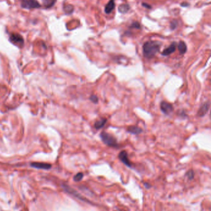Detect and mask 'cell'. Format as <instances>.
Instances as JSON below:
<instances>
[{"label":"cell","instance_id":"1","mask_svg":"<svg viewBox=\"0 0 211 211\" xmlns=\"http://www.w3.org/2000/svg\"><path fill=\"white\" fill-rule=\"evenodd\" d=\"M162 43L158 41H149L145 43L142 46L143 54L145 58L151 59L159 51Z\"/></svg>","mask_w":211,"mask_h":211},{"label":"cell","instance_id":"2","mask_svg":"<svg viewBox=\"0 0 211 211\" xmlns=\"http://www.w3.org/2000/svg\"><path fill=\"white\" fill-rule=\"evenodd\" d=\"M100 137L102 142L107 146L112 148H117L118 146L116 138L112 135L103 131L100 133Z\"/></svg>","mask_w":211,"mask_h":211},{"label":"cell","instance_id":"3","mask_svg":"<svg viewBox=\"0 0 211 211\" xmlns=\"http://www.w3.org/2000/svg\"><path fill=\"white\" fill-rule=\"evenodd\" d=\"M10 40L11 43L18 46H23L24 45V39L19 33H12L10 35Z\"/></svg>","mask_w":211,"mask_h":211},{"label":"cell","instance_id":"4","mask_svg":"<svg viewBox=\"0 0 211 211\" xmlns=\"http://www.w3.org/2000/svg\"><path fill=\"white\" fill-rule=\"evenodd\" d=\"M21 6L25 9L38 8L41 6L36 0H22Z\"/></svg>","mask_w":211,"mask_h":211},{"label":"cell","instance_id":"5","mask_svg":"<svg viewBox=\"0 0 211 211\" xmlns=\"http://www.w3.org/2000/svg\"><path fill=\"white\" fill-rule=\"evenodd\" d=\"M160 109L162 112L166 114V115H169L171 112H173V106L172 104L169 103L162 101L160 103Z\"/></svg>","mask_w":211,"mask_h":211},{"label":"cell","instance_id":"6","mask_svg":"<svg viewBox=\"0 0 211 211\" xmlns=\"http://www.w3.org/2000/svg\"><path fill=\"white\" fill-rule=\"evenodd\" d=\"M118 158H119L120 160L126 166L131 167V162H130L128 155H127V153L126 151H121L119 155H118Z\"/></svg>","mask_w":211,"mask_h":211},{"label":"cell","instance_id":"7","mask_svg":"<svg viewBox=\"0 0 211 211\" xmlns=\"http://www.w3.org/2000/svg\"><path fill=\"white\" fill-rule=\"evenodd\" d=\"M177 43L176 42H173L170 44V45L168 47L165 48V49L162 51V55L164 56H167L170 55L171 54L173 53V52L175 51L176 49H177Z\"/></svg>","mask_w":211,"mask_h":211},{"label":"cell","instance_id":"8","mask_svg":"<svg viewBox=\"0 0 211 211\" xmlns=\"http://www.w3.org/2000/svg\"><path fill=\"white\" fill-rule=\"evenodd\" d=\"M209 108H210V103L209 101L204 103L198 110L197 115L199 117H204L206 114L208 113V111L209 110Z\"/></svg>","mask_w":211,"mask_h":211},{"label":"cell","instance_id":"9","mask_svg":"<svg viewBox=\"0 0 211 211\" xmlns=\"http://www.w3.org/2000/svg\"><path fill=\"white\" fill-rule=\"evenodd\" d=\"M126 131L128 133H131V134L139 135L142 132V129L141 128H140V127L138 126L131 125V126H129L128 127H127Z\"/></svg>","mask_w":211,"mask_h":211},{"label":"cell","instance_id":"10","mask_svg":"<svg viewBox=\"0 0 211 211\" xmlns=\"http://www.w3.org/2000/svg\"><path fill=\"white\" fill-rule=\"evenodd\" d=\"M115 7V0H110L108 3L105 5V12L107 14H109L113 11Z\"/></svg>","mask_w":211,"mask_h":211},{"label":"cell","instance_id":"11","mask_svg":"<svg viewBox=\"0 0 211 211\" xmlns=\"http://www.w3.org/2000/svg\"><path fill=\"white\" fill-rule=\"evenodd\" d=\"M33 167L41 169H49L51 168V165L49 164L43 163V162H33L31 164Z\"/></svg>","mask_w":211,"mask_h":211},{"label":"cell","instance_id":"12","mask_svg":"<svg viewBox=\"0 0 211 211\" xmlns=\"http://www.w3.org/2000/svg\"><path fill=\"white\" fill-rule=\"evenodd\" d=\"M130 6L128 4H121L118 6V12H120L121 14H126L130 10Z\"/></svg>","mask_w":211,"mask_h":211},{"label":"cell","instance_id":"13","mask_svg":"<svg viewBox=\"0 0 211 211\" xmlns=\"http://www.w3.org/2000/svg\"><path fill=\"white\" fill-rule=\"evenodd\" d=\"M178 49L180 54H184L187 51V46L183 41H180L178 44Z\"/></svg>","mask_w":211,"mask_h":211},{"label":"cell","instance_id":"14","mask_svg":"<svg viewBox=\"0 0 211 211\" xmlns=\"http://www.w3.org/2000/svg\"><path fill=\"white\" fill-rule=\"evenodd\" d=\"M107 119L106 118H102L99 120L96 121L94 124V127L97 129V130H99L100 129H102V127L105 125V124L107 123Z\"/></svg>","mask_w":211,"mask_h":211},{"label":"cell","instance_id":"15","mask_svg":"<svg viewBox=\"0 0 211 211\" xmlns=\"http://www.w3.org/2000/svg\"><path fill=\"white\" fill-rule=\"evenodd\" d=\"M43 6L46 8H50L54 6L56 0H42Z\"/></svg>","mask_w":211,"mask_h":211},{"label":"cell","instance_id":"16","mask_svg":"<svg viewBox=\"0 0 211 211\" xmlns=\"http://www.w3.org/2000/svg\"><path fill=\"white\" fill-rule=\"evenodd\" d=\"M64 11L66 14H71L74 11V6L71 4H66L64 6Z\"/></svg>","mask_w":211,"mask_h":211},{"label":"cell","instance_id":"17","mask_svg":"<svg viewBox=\"0 0 211 211\" xmlns=\"http://www.w3.org/2000/svg\"><path fill=\"white\" fill-rule=\"evenodd\" d=\"M129 29H140V28H141V26H140V24H139V22H138V21H134L133 22H132V24L129 25Z\"/></svg>","mask_w":211,"mask_h":211},{"label":"cell","instance_id":"18","mask_svg":"<svg viewBox=\"0 0 211 211\" xmlns=\"http://www.w3.org/2000/svg\"><path fill=\"white\" fill-rule=\"evenodd\" d=\"M178 21L177 20H172L170 22V29L172 30H175L176 29H177V27H178Z\"/></svg>","mask_w":211,"mask_h":211},{"label":"cell","instance_id":"19","mask_svg":"<svg viewBox=\"0 0 211 211\" xmlns=\"http://www.w3.org/2000/svg\"><path fill=\"white\" fill-rule=\"evenodd\" d=\"M83 176H84V175H83L82 173H81L80 172V173L77 174L75 176H74V181H76V182L80 181V180H82V178L83 177Z\"/></svg>","mask_w":211,"mask_h":211},{"label":"cell","instance_id":"20","mask_svg":"<svg viewBox=\"0 0 211 211\" xmlns=\"http://www.w3.org/2000/svg\"><path fill=\"white\" fill-rule=\"evenodd\" d=\"M90 100L91 101L94 103V104H97L98 101H99V98L97 96L95 95H92L90 96Z\"/></svg>","mask_w":211,"mask_h":211},{"label":"cell","instance_id":"21","mask_svg":"<svg viewBox=\"0 0 211 211\" xmlns=\"http://www.w3.org/2000/svg\"><path fill=\"white\" fill-rule=\"evenodd\" d=\"M194 175H195V174H194V172L192 170H189L188 172L186 173V176L189 178V179H193V177H194Z\"/></svg>","mask_w":211,"mask_h":211},{"label":"cell","instance_id":"22","mask_svg":"<svg viewBox=\"0 0 211 211\" xmlns=\"http://www.w3.org/2000/svg\"><path fill=\"white\" fill-rule=\"evenodd\" d=\"M142 6L143 7H144L149 9V10H151V9L152 8V6L150 5V4H149L146 3H142Z\"/></svg>","mask_w":211,"mask_h":211},{"label":"cell","instance_id":"23","mask_svg":"<svg viewBox=\"0 0 211 211\" xmlns=\"http://www.w3.org/2000/svg\"><path fill=\"white\" fill-rule=\"evenodd\" d=\"M189 5H190V4H189L187 3H186V2H184V3H181V6H183V7H186V6H188Z\"/></svg>","mask_w":211,"mask_h":211}]
</instances>
